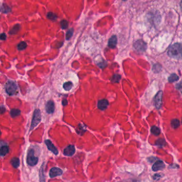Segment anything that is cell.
I'll list each match as a JSON object with an SVG mask.
<instances>
[{
	"label": "cell",
	"mask_w": 182,
	"mask_h": 182,
	"mask_svg": "<svg viewBox=\"0 0 182 182\" xmlns=\"http://www.w3.org/2000/svg\"><path fill=\"white\" fill-rule=\"evenodd\" d=\"M73 29L71 28L67 31L66 34V40H69L72 37L73 34Z\"/></svg>",
	"instance_id": "83f0119b"
},
{
	"label": "cell",
	"mask_w": 182,
	"mask_h": 182,
	"mask_svg": "<svg viewBox=\"0 0 182 182\" xmlns=\"http://www.w3.org/2000/svg\"><path fill=\"white\" fill-rule=\"evenodd\" d=\"M118 42V39L116 35H113L109 39L108 42V46L111 48H114L116 47Z\"/></svg>",
	"instance_id": "4fadbf2b"
},
{
	"label": "cell",
	"mask_w": 182,
	"mask_h": 182,
	"mask_svg": "<svg viewBox=\"0 0 182 182\" xmlns=\"http://www.w3.org/2000/svg\"><path fill=\"white\" fill-rule=\"evenodd\" d=\"M135 49L139 52H143L146 49V44L145 42H144L143 40H140L135 43L134 45Z\"/></svg>",
	"instance_id": "8992f818"
},
{
	"label": "cell",
	"mask_w": 182,
	"mask_h": 182,
	"mask_svg": "<svg viewBox=\"0 0 182 182\" xmlns=\"http://www.w3.org/2000/svg\"><path fill=\"white\" fill-rule=\"evenodd\" d=\"M151 130L152 133H153L154 135H156V136L159 135L160 134V133H161L160 129L158 127L154 126V125L152 127Z\"/></svg>",
	"instance_id": "ffe728a7"
},
{
	"label": "cell",
	"mask_w": 182,
	"mask_h": 182,
	"mask_svg": "<svg viewBox=\"0 0 182 182\" xmlns=\"http://www.w3.org/2000/svg\"><path fill=\"white\" fill-rule=\"evenodd\" d=\"M75 152V148L74 145H68L64 150V154L65 156H73Z\"/></svg>",
	"instance_id": "ba28073f"
},
{
	"label": "cell",
	"mask_w": 182,
	"mask_h": 182,
	"mask_svg": "<svg viewBox=\"0 0 182 182\" xmlns=\"http://www.w3.org/2000/svg\"><path fill=\"white\" fill-rule=\"evenodd\" d=\"M68 22L66 20H63L61 23V28L63 29H66L68 27Z\"/></svg>",
	"instance_id": "f1b7e54d"
},
{
	"label": "cell",
	"mask_w": 182,
	"mask_h": 182,
	"mask_svg": "<svg viewBox=\"0 0 182 182\" xmlns=\"http://www.w3.org/2000/svg\"><path fill=\"white\" fill-rule=\"evenodd\" d=\"M10 11H11V9L7 4H3L2 5L1 7V11L5 13H7L8 12H10Z\"/></svg>",
	"instance_id": "cb8c5ba5"
},
{
	"label": "cell",
	"mask_w": 182,
	"mask_h": 182,
	"mask_svg": "<svg viewBox=\"0 0 182 182\" xmlns=\"http://www.w3.org/2000/svg\"><path fill=\"white\" fill-rule=\"evenodd\" d=\"M55 103L52 100H49L47 102L46 105V112L48 114H52L53 113V112L55 111Z\"/></svg>",
	"instance_id": "7c38bea8"
},
{
	"label": "cell",
	"mask_w": 182,
	"mask_h": 182,
	"mask_svg": "<svg viewBox=\"0 0 182 182\" xmlns=\"http://www.w3.org/2000/svg\"><path fill=\"white\" fill-rule=\"evenodd\" d=\"M38 162V158L34 154L33 149H30L27 156V163L30 166H34Z\"/></svg>",
	"instance_id": "277c9868"
},
{
	"label": "cell",
	"mask_w": 182,
	"mask_h": 182,
	"mask_svg": "<svg viewBox=\"0 0 182 182\" xmlns=\"http://www.w3.org/2000/svg\"><path fill=\"white\" fill-rule=\"evenodd\" d=\"M180 6H181V8L182 10V0H181V4H180Z\"/></svg>",
	"instance_id": "836d02e7"
},
{
	"label": "cell",
	"mask_w": 182,
	"mask_h": 182,
	"mask_svg": "<svg viewBox=\"0 0 182 182\" xmlns=\"http://www.w3.org/2000/svg\"><path fill=\"white\" fill-rule=\"evenodd\" d=\"M1 114H3V113L5 112V108L3 105H1Z\"/></svg>",
	"instance_id": "1f68e13d"
},
{
	"label": "cell",
	"mask_w": 182,
	"mask_h": 182,
	"mask_svg": "<svg viewBox=\"0 0 182 182\" xmlns=\"http://www.w3.org/2000/svg\"><path fill=\"white\" fill-rule=\"evenodd\" d=\"M121 77L120 75L114 74V75L112 76V78H111V80L113 83H118V82H119L120 80H121Z\"/></svg>",
	"instance_id": "603a6c76"
},
{
	"label": "cell",
	"mask_w": 182,
	"mask_h": 182,
	"mask_svg": "<svg viewBox=\"0 0 182 182\" xmlns=\"http://www.w3.org/2000/svg\"><path fill=\"white\" fill-rule=\"evenodd\" d=\"M45 144H46L48 150L53 152L54 154L57 155L58 154V151L57 148L53 144V143L51 142V140H45Z\"/></svg>",
	"instance_id": "9c48e42d"
},
{
	"label": "cell",
	"mask_w": 182,
	"mask_h": 182,
	"mask_svg": "<svg viewBox=\"0 0 182 182\" xmlns=\"http://www.w3.org/2000/svg\"><path fill=\"white\" fill-rule=\"evenodd\" d=\"M9 152V148L8 146L4 145L3 146H1V156H4L7 155Z\"/></svg>",
	"instance_id": "9a60e30c"
},
{
	"label": "cell",
	"mask_w": 182,
	"mask_h": 182,
	"mask_svg": "<svg viewBox=\"0 0 182 182\" xmlns=\"http://www.w3.org/2000/svg\"><path fill=\"white\" fill-rule=\"evenodd\" d=\"M179 125H180V122L178 119H173L171 120V125L173 128H174V129L177 128Z\"/></svg>",
	"instance_id": "d6986e66"
},
{
	"label": "cell",
	"mask_w": 182,
	"mask_h": 182,
	"mask_svg": "<svg viewBox=\"0 0 182 182\" xmlns=\"http://www.w3.org/2000/svg\"><path fill=\"white\" fill-rule=\"evenodd\" d=\"M63 174V171L57 167L52 168L49 172V176L50 178H53L61 175Z\"/></svg>",
	"instance_id": "52a82bcc"
},
{
	"label": "cell",
	"mask_w": 182,
	"mask_h": 182,
	"mask_svg": "<svg viewBox=\"0 0 182 182\" xmlns=\"http://www.w3.org/2000/svg\"><path fill=\"white\" fill-rule=\"evenodd\" d=\"M21 113V111L18 109H12L10 111V115L11 116L12 118H14L18 116Z\"/></svg>",
	"instance_id": "ac0fdd59"
},
{
	"label": "cell",
	"mask_w": 182,
	"mask_h": 182,
	"mask_svg": "<svg viewBox=\"0 0 182 182\" xmlns=\"http://www.w3.org/2000/svg\"><path fill=\"white\" fill-rule=\"evenodd\" d=\"M123 1H126V0H123Z\"/></svg>",
	"instance_id": "e575fe53"
},
{
	"label": "cell",
	"mask_w": 182,
	"mask_h": 182,
	"mask_svg": "<svg viewBox=\"0 0 182 182\" xmlns=\"http://www.w3.org/2000/svg\"><path fill=\"white\" fill-rule=\"evenodd\" d=\"M27 47V43L26 42H21L19 43L17 46V48L19 50H23L25 49Z\"/></svg>",
	"instance_id": "484cf974"
},
{
	"label": "cell",
	"mask_w": 182,
	"mask_h": 182,
	"mask_svg": "<svg viewBox=\"0 0 182 182\" xmlns=\"http://www.w3.org/2000/svg\"><path fill=\"white\" fill-rule=\"evenodd\" d=\"M41 121V114L40 110L36 109L34 112L32 123L30 125V130H33L40 123Z\"/></svg>",
	"instance_id": "3957f363"
},
{
	"label": "cell",
	"mask_w": 182,
	"mask_h": 182,
	"mask_svg": "<svg viewBox=\"0 0 182 182\" xmlns=\"http://www.w3.org/2000/svg\"><path fill=\"white\" fill-rule=\"evenodd\" d=\"M86 129L85 126L83 125L82 124H80L78 127V130L76 131L80 135H82L86 131Z\"/></svg>",
	"instance_id": "7402d4cb"
},
{
	"label": "cell",
	"mask_w": 182,
	"mask_h": 182,
	"mask_svg": "<svg viewBox=\"0 0 182 182\" xmlns=\"http://www.w3.org/2000/svg\"><path fill=\"white\" fill-rule=\"evenodd\" d=\"M162 96H163L162 91H160L157 93V94L155 96L154 104H155L156 108L158 110H159L160 109H161V106H162Z\"/></svg>",
	"instance_id": "5b68a950"
},
{
	"label": "cell",
	"mask_w": 182,
	"mask_h": 182,
	"mask_svg": "<svg viewBox=\"0 0 182 182\" xmlns=\"http://www.w3.org/2000/svg\"><path fill=\"white\" fill-rule=\"evenodd\" d=\"M47 17L48 18V19L52 20H55L57 18V15L53 12H49L47 15Z\"/></svg>",
	"instance_id": "4316f807"
},
{
	"label": "cell",
	"mask_w": 182,
	"mask_h": 182,
	"mask_svg": "<svg viewBox=\"0 0 182 182\" xmlns=\"http://www.w3.org/2000/svg\"><path fill=\"white\" fill-rule=\"evenodd\" d=\"M169 57L176 59H182V43H176L171 46L168 50Z\"/></svg>",
	"instance_id": "6da1fadb"
},
{
	"label": "cell",
	"mask_w": 182,
	"mask_h": 182,
	"mask_svg": "<svg viewBox=\"0 0 182 182\" xmlns=\"http://www.w3.org/2000/svg\"><path fill=\"white\" fill-rule=\"evenodd\" d=\"M109 105V102H108V100L105 99H103L99 100L97 104V106L99 110H105L107 108Z\"/></svg>",
	"instance_id": "8fae6325"
},
{
	"label": "cell",
	"mask_w": 182,
	"mask_h": 182,
	"mask_svg": "<svg viewBox=\"0 0 182 182\" xmlns=\"http://www.w3.org/2000/svg\"><path fill=\"white\" fill-rule=\"evenodd\" d=\"M178 80H179V76L175 73L171 74V76H169L168 78V81L171 83L174 82L175 81H178Z\"/></svg>",
	"instance_id": "e0dca14e"
},
{
	"label": "cell",
	"mask_w": 182,
	"mask_h": 182,
	"mask_svg": "<svg viewBox=\"0 0 182 182\" xmlns=\"http://www.w3.org/2000/svg\"><path fill=\"white\" fill-rule=\"evenodd\" d=\"M156 145L159 147H163L166 145V141L164 139H159L156 141Z\"/></svg>",
	"instance_id": "d4e9b609"
},
{
	"label": "cell",
	"mask_w": 182,
	"mask_h": 182,
	"mask_svg": "<svg viewBox=\"0 0 182 182\" xmlns=\"http://www.w3.org/2000/svg\"><path fill=\"white\" fill-rule=\"evenodd\" d=\"M20 29V25L17 24V25H16L14 26L13 27V28L10 31L9 33L10 34H16L19 31Z\"/></svg>",
	"instance_id": "44dd1931"
},
{
	"label": "cell",
	"mask_w": 182,
	"mask_h": 182,
	"mask_svg": "<svg viewBox=\"0 0 182 182\" xmlns=\"http://www.w3.org/2000/svg\"><path fill=\"white\" fill-rule=\"evenodd\" d=\"M1 39L2 40H5L6 38H7V35H6V34H4V33H2L1 35Z\"/></svg>",
	"instance_id": "4dcf8cb0"
},
{
	"label": "cell",
	"mask_w": 182,
	"mask_h": 182,
	"mask_svg": "<svg viewBox=\"0 0 182 182\" xmlns=\"http://www.w3.org/2000/svg\"><path fill=\"white\" fill-rule=\"evenodd\" d=\"M176 88L177 89H181L182 88V81H181V82L178 83V84H177L176 85Z\"/></svg>",
	"instance_id": "f546056e"
},
{
	"label": "cell",
	"mask_w": 182,
	"mask_h": 182,
	"mask_svg": "<svg viewBox=\"0 0 182 182\" xmlns=\"http://www.w3.org/2000/svg\"><path fill=\"white\" fill-rule=\"evenodd\" d=\"M73 83L71 81H68L65 82L63 84V88L64 89L65 91H69L71 90L73 88Z\"/></svg>",
	"instance_id": "2e32d148"
},
{
	"label": "cell",
	"mask_w": 182,
	"mask_h": 182,
	"mask_svg": "<svg viewBox=\"0 0 182 182\" xmlns=\"http://www.w3.org/2000/svg\"><path fill=\"white\" fill-rule=\"evenodd\" d=\"M11 163L12 166L15 168H18L20 165V161H19V158L16 157L13 158L11 160Z\"/></svg>",
	"instance_id": "5bb4252c"
},
{
	"label": "cell",
	"mask_w": 182,
	"mask_h": 182,
	"mask_svg": "<svg viewBox=\"0 0 182 182\" xmlns=\"http://www.w3.org/2000/svg\"><path fill=\"white\" fill-rule=\"evenodd\" d=\"M67 104H68V102H67V100L66 99H64V100H63V101H62V104H63V106H66V105H67Z\"/></svg>",
	"instance_id": "d6a6232c"
},
{
	"label": "cell",
	"mask_w": 182,
	"mask_h": 182,
	"mask_svg": "<svg viewBox=\"0 0 182 182\" xmlns=\"http://www.w3.org/2000/svg\"><path fill=\"white\" fill-rule=\"evenodd\" d=\"M165 168V164L162 161L158 160L156 162L154 163L152 166V170L154 171L162 170Z\"/></svg>",
	"instance_id": "30bf717a"
},
{
	"label": "cell",
	"mask_w": 182,
	"mask_h": 182,
	"mask_svg": "<svg viewBox=\"0 0 182 182\" xmlns=\"http://www.w3.org/2000/svg\"></svg>",
	"instance_id": "d590c367"
},
{
	"label": "cell",
	"mask_w": 182,
	"mask_h": 182,
	"mask_svg": "<svg viewBox=\"0 0 182 182\" xmlns=\"http://www.w3.org/2000/svg\"><path fill=\"white\" fill-rule=\"evenodd\" d=\"M5 91L8 95L12 96L18 93V87L15 82L9 80L5 86Z\"/></svg>",
	"instance_id": "7a4b0ae2"
}]
</instances>
